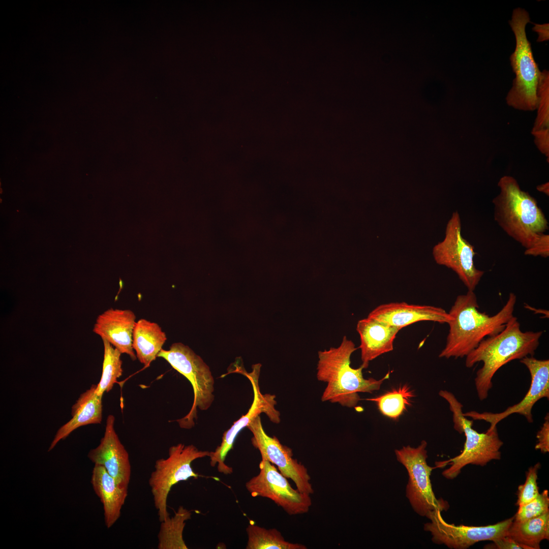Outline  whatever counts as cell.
Here are the masks:
<instances>
[{"mask_svg":"<svg viewBox=\"0 0 549 549\" xmlns=\"http://www.w3.org/2000/svg\"><path fill=\"white\" fill-rule=\"evenodd\" d=\"M516 301V295L510 293L503 307L495 315L489 316L479 311L473 291L458 296L448 313L452 319L448 323L446 343L439 356L466 357L486 337L501 332L513 316Z\"/></svg>","mask_w":549,"mask_h":549,"instance_id":"cell-1","label":"cell"},{"mask_svg":"<svg viewBox=\"0 0 549 549\" xmlns=\"http://www.w3.org/2000/svg\"><path fill=\"white\" fill-rule=\"evenodd\" d=\"M542 333V331H522L517 318L513 316L503 330L483 340L466 356L465 365L468 368L483 363L474 379L480 401L487 398L493 386V378L502 366L513 360L533 356Z\"/></svg>","mask_w":549,"mask_h":549,"instance_id":"cell-2","label":"cell"},{"mask_svg":"<svg viewBox=\"0 0 549 549\" xmlns=\"http://www.w3.org/2000/svg\"><path fill=\"white\" fill-rule=\"evenodd\" d=\"M356 349L354 343L344 336L338 347L318 351L317 378L327 383L321 396L322 402L354 408L360 400L359 392L378 390L388 378L389 373L378 380L365 379L361 365L357 369L352 368L351 356Z\"/></svg>","mask_w":549,"mask_h":549,"instance_id":"cell-3","label":"cell"},{"mask_svg":"<svg viewBox=\"0 0 549 549\" xmlns=\"http://www.w3.org/2000/svg\"><path fill=\"white\" fill-rule=\"evenodd\" d=\"M499 194L493 199L494 220L511 238L525 249L548 229V222L535 198L522 190L510 175L498 182Z\"/></svg>","mask_w":549,"mask_h":549,"instance_id":"cell-4","label":"cell"},{"mask_svg":"<svg viewBox=\"0 0 549 549\" xmlns=\"http://www.w3.org/2000/svg\"><path fill=\"white\" fill-rule=\"evenodd\" d=\"M531 22L529 13L524 9L513 10L509 24L515 39L514 51L510 56V65L515 75L512 86L506 97L507 104L514 109L536 110L537 106V87L541 75L526 32Z\"/></svg>","mask_w":549,"mask_h":549,"instance_id":"cell-5","label":"cell"},{"mask_svg":"<svg viewBox=\"0 0 549 549\" xmlns=\"http://www.w3.org/2000/svg\"><path fill=\"white\" fill-rule=\"evenodd\" d=\"M439 394L449 405L454 429L460 434L464 433L466 437L463 450L459 455L436 463L437 468L450 465L442 472V475L446 479H453L468 465L484 466L492 460H500V449L503 443L499 437L497 426L489 428L485 433L478 432L472 428L473 420L468 419L464 415L463 405L453 393L442 390Z\"/></svg>","mask_w":549,"mask_h":549,"instance_id":"cell-6","label":"cell"},{"mask_svg":"<svg viewBox=\"0 0 549 549\" xmlns=\"http://www.w3.org/2000/svg\"><path fill=\"white\" fill-rule=\"evenodd\" d=\"M157 357L165 359L192 385L194 401L192 408L185 417L177 420L181 428L191 429L195 424L197 409L206 410L214 400L215 381L210 369L200 356L181 343L172 344L169 350L162 349Z\"/></svg>","mask_w":549,"mask_h":549,"instance_id":"cell-7","label":"cell"},{"mask_svg":"<svg viewBox=\"0 0 549 549\" xmlns=\"http://www.w3.org/2000/svg\"><path fill=\"white\" fill-rule=\"evenodd\" d=\"M209 455L210 452L199 450L193 444L179 443L169 448L167 458L156 461L148 483L160 522L169 516L167 500L172 487L189 478H198L200 475L193 471L192 463Z\"/></svg>","mask_w":549,"mask_h":549,"instance_id":"cell-8","label":"cell"},{"mask_svg":"<svg viewBox=\"0 0 549 549\" xmlns=\"http://www.w3.org/2000/svg\"><path fill=\"white\" fill-rule=\"evenodd\" d=\"M427 443L422 440L417 447L410 445L395 450L398 461L403 465L408 475L406 496L414 511L421 516L439 509L446 511L447 502L438 499L433 492L430 476L435 468L426 462Z\"/></svg>","mask_w":549,"mask_h":549,"instance_id":"cell-9","label":"cell"},{"mask_svg":"<svg viewBox=\"0 0 549 549\" xmlns=\"http://www.w3.org/2000/svg\"><path fill=\"white\" fill-rule=\"evenodd\" d=\"M435 262L452 269L469 291H474L484 272L474 264V247L462 234L460 214L454 211L445 228L444 239L433 248Z\"/></svg>","mask_w":549,"mask_h":549,"instance_id":"cell-10","label":"cell"},{"mask_svg":"<svg viewBox=\"0 0 549 549\" xmlns=\"http://www.w3.org/2000/svg\"><path fill=\"white\" fill-rule=\"evenodd\" d=\"M261 367L260 363L254 364L252 365V371L247 373L241 367H236V369L232 372L243 375L249 380L253 387L254 400L248 412L224 433L220 445L214 451L210 452L209 457L211 466L214 467L217 465L218 471L224 474H231L233 472L232 467L226 465L225 460L229 451L232 449L234 441L241 430L247 427L253 419L262 413H265L273 423H279L281 421L280 413L274 407L277 404L276 396L262 394L260 391L258 383Z\"/></svg>","mask_w":549,"mask_h":549,"instance_id":"cell-11","label":"cell"},{"mask_svg":"<svg viewBox=\"0 0 549 549\" xmlns=\"http://www.w3.org/2000/svg\"><path fill=\"white\" fill-rule=\"evenodd\" d=\"M259 468L258 474L246 483L252 497L269 499L290 515L309 511L312 504L310 495L294 489L287 478L269 462L261 460Z\"/></svg>","mask_w":549,"mask_h":549,"instance_id":"cell-12","label":"cell"},{"mask_svg":"<svg viewBox=\"0 0 549 549\" xmlns=\"http://www.w3.org/2000/svg\"><path fill=\"white\" fill-rule=\"evenodd\" d=\"M439 509L429 513L426 516L430 522L424 525L423 529L431 533L432 541L444 544L449 548L467 549L481 541H494L507 536L508 529L514 516L494 525L484 526H456L447 523Z\"/></svg>","mask_w":549,"mask_h":549,"instance_id":"cell-13","label":"cell"},{"mask_svg":"<svg viewBox=\"0 0 549 549\" xmlns=\"http://www.w3.org/2000/svg\"><path fill=\"white\" fill-rule=\"evenodd\" d=\"M247 427L253 434L252 443L259 450L262 460L276 466L285 477L294 482L299 492L310 495L313 494L314 491L307 468L293 458L292 449L283 445L276 437H270L265 433L260 415Z\"/></svg>","mask_w":549,"mask_h":549,"instance_id":"cell-14","label":"cell"},{"mask_svg":"<svg viewBox=\"0 0 549 549\" xmlns=\"http://www.w3.org/2000/svg\"><path fill=\"white\" fill-rule=\"evenodd\" d=\"M520 362L528 369L531 382L528 391L519 403L499 413L471 411L464 413V415L473 420L485 421L490 424V428L497 426L502 420L515 413L524 416L529 422H533V406L542 398L549 399V360L526 356L520 359Z\"/></svg>","mask_w":549,"mask_h":549,"instance_id":"cell-15","label":"cell"},{"mask_svg":"<svg viewBox=\"0 0 549 549\" xmlns=\"http://www.w3.org/2000/svg\"><path fill=\"white\" fill-rule=\"evenodd\" d=\"M114 421L113 415L108 416L104 436L87 456L95 465L103 466L120 486L128 489L131 474L129 455L115 431Z\"/></svg>","mask_w":549,"mask_h":549,"instance_id":"cell-16","label":"cell"},{"mask_svg":"<svg viewBox=\"0 0 549 549\" xmlns=\"http://www.w3.org/2000/svg\"><path fill=\"white\" fill-rule=\"evenodd\" d=\"M136 322V316L131 310L111 308L98 316L93 331L135 360L137 357L132 338Z\"/></svg>","mask_w":549,"mask_h":549,"instance_id":"cell-17","label":"cell"},{"mask_svg":"<svg viewBox=\"0 0 549 549\" xmlns=\"http://www.w3.org/2000/svg\"><path fill=\"white\" fill-rule=\"evenodd\" d=\"M368 316L401 329L419 321L448 324L452 319L450 315L441 308L405 302L381 304L372 310Z\"/></svg>","mask_w":549,"mask_h":549,"instance_id":"cell-18","label":"cell"},{"mask_svg":"<svg viewBox=\"0 0 549 549\" xmlns=\"http://www.w3.org/2000/svg\"><path fill=\"white\" fill-rule=\"evenodd\" d=\"M356 330L360 340L361 365L366 369L371 361L393 350L401 329L368 316L358 321Z\"/></svg>","mask_w":549,"mask_h":549,"instance_id":"cell-19","label":"cell"},{"mask_svg":"<svg viewBox=\"0 0 549 549\" xmlns=\"http://www.w3.org/2000/svg\"><path fill=\"white\" fill-rule=\"evenodd\" d=\"M91 483L103 507L105 524L108 529L119 519L128 496V489L120 486L102 466L95 465Z\"/></svg>","mask_w":549,"mask_h":549,"instance_id":"cell-20","label":"cell"},{"mask_svg":"<svg viewBox=\"0 0 549 549\" xmlns=\"http://www.w3.org/2000/svg\"><path fill=\"white\" fill-rule=\"evenodd\" d=\"M97 384H93L81 393L71 408L72 418L57 430L48 451L52 450L62 440L77 428L90 424H99L102 420V396L96 393Z\"/></svg>","mask_w":549,"mask_h":549,"instance_id":"cell-21","label":"cell"},{"mask_svg":"<svg viewBox=\"0 0 549 549\" xmlns=\"http://www.w3.org/2000/svg\"><path fill=\"white\" fill-rule=\"evenodd\" d=\"M132 339L137 358L148 367L157 357L167 337L158 324L141 319L135 323Z\"/></svg>","mask_w":549,"mask_h":549,"instance_id":"cell-22","label":"cell"},{"mask_svg":"<svg viewBox=\"0 0 549 549\" xmlns=\"http://www.w3.org/2000/svg\"><path fill=\"white\" fill-rule=\"evenodd\" d=\"M507 536L527 549H539L540 542L549 539V511L522 522L513 520Z\"/></svg>","mask_w":549,"mask_h":549,"instance_id":"cell-23","label":"cell"},{"mask_svg":"<svg viewBox=\"0 0 549 549\" xmlns=\"http://www.w3.org/2000/svg\"><path fill=\"white\" fill-rule=\"evenodd\" d=\"M190 510L180 506L174 516L161 522L158 535V549H188L183 538L186 522L191 517Z\"/></svg>","mask_w":549,"mask_h":549,"instance_id":"cell-24","label":"cell"},{"mask_svg":"<svg viewBox=\"0 0 549 549\" xmlns=\"http://www.w3.org/2000/svg\"><path fill=\"white\" fill-rule=\"evenodd\" d=\"M246 549H307L303 544L286 541L275 528L267 529L253 523L246 528Z\"/></svg>","mask_w":549,"mask_h":549,"instance_id":"cell-25","label":"cell"},{"mask_svg":"<svg viewBox=\"0 0 549 549\" xmlns=\"http://www.w3.org/2000/svg\"><path fill=\"white\" fill-rule=\"evenodd\" d=\"M104 345V358L101 379L96 387V393L103 396L105 392L110 391L117 379L123 373L121 353L108 342L102 340Z\"/></svg>","mask_w":549,"mask_h":549,"instance_id":"cell-26","label":"cell"},{"mask_svg":"<svg viewBox=\"0 0 549 549\" xmlns=\"http://www.w3.org/2000/svg\"><path fill=\"white\" fill-rule=\"evenodd\" d=\"M414 396L406 384L374 398L367 400L375 402L380 412L385 416L397 420L410 404Z\"/></svg>","mask_w":549,"mask_h":549,"instance_id":"cell-27","label":"cell"},{"mask_svg":"<svg viewBox=\"0 0 549 549\" xmlns=\"http://www.w3.org/2000/svg\"><path fill=\"white\" fill-rule=\"evenodd\" d=\"M537 115L531 131L549 129V72L544 70L537 87Z\"/></svg>","mask_w":549,"mask_h":549,"instance_id":"cell-28","label":"cell"},{"mask_svg":"<svg viewBox=\"0 0 549 549\" xmlns=\"http://www.w3.org/2000/svg\"><path fill=\"white\" fill-rule=\"evenodd\" d=\"M548 511V492L545 490L532 501L519 506L514 516V520L522 522L540 516Z\"/></svg>","mask_w":549,"mask_h":549,"instance_id":"cell-29","label":"cell"},{"mask_svg":"<svg viewBox=\"0 0 549 549\" xmlns=\"http://www.w3.org/2000/svg\"><path fill=\"white\" fill-rule=\"evenodd\" d=\"M540 467V463L530 467L526 473L525 483L518 486L516 505L518 507L532 501L539 494L537 480V473Z\"/></svg>","mask_w":549,"mask_h":549,"instance_id":"cell-30","label":"cell"},{"mask_svg":"<svg viewBox=\"0 0 549 549\" xmlns=\"http://www.w3.org/2000/svg\"><path fill=\"white\" fill-rule=\"evenodd\" d=\"M524 254L528 256L548 257L549 256L548 234L545 233L541 234L531 247L525 249Z\"/></svg>","mask_w":549,"mask_h":549,"instance_id":"cell-31","label":"cell"},{"mask_svg":"<svg viewBox=\"0 0 549 549\" xmlns=\"http://www.w3.org/2000/svg\"><path fill=\"white\" fill-rule=\"evenodd\" d=\"M537 443L535 448L539 450L541 452L546 453L549 451V415L547 413L545 416L544 421L540 429L537 433Z\"/></svg>","mask_w":549,"mask_h":549,"instance_id":"cell-32","label":"cell"},{"mask_svg":"<svg viewBox=\"0 0 549 549\" xmlns=\"http://www.w3.org/2000/svg\"><path fill=\"white\" fill-rule=\"evenodd\" d=\"M535 144L546 158H549V129L541 130L531 132Z\"/></svg>","mask_w":549,"mask_h":549,"instance_id":"cell-33","label":"cell"},{"mask_svg":"<svg viewBox=\"0 0 549 549\" xmlns=\"http://www.w3.org/2000/svg\"><path fill=\"white\" fill-rule=\"evenodd\" d=\"M492 542L493 543L485 545L484 548L495 549H527L526 546L519 544L507 536L495 540Z\"/></svg>","mask_w":549,"mask_h":549,"instance_id":"cell-34","label":"cell"},{"mask_svg":"<svg viewBox=\"0 0 549 549\" xmlns=\"http://www.w3.org/2000/svg\"><path fill=\"white\" fill-rule=\"evenodd\" d=\"M533 31L537 33V42H542L548 40L549 39V25L548 23L543 24L533 23Z\"/></svg>","mask_w":549,"mask_h":549,"instance_id":"cell-35","label":"cell"},{"mask_svg":"<svg viewBox=\"0 0 549 549\" xmlns=\"http://www.w3.org/2000/svg\"><path fill=\"white\" fill-rule=\"evenodd\" d=\"M536 189L538 191L546 195H549V183L548 182H545L539 185L536 187Z\"/></svg>","mask_w":549,"mask_h":549,"instance_id":"cell-36","label":"cell"}]
</instances>
